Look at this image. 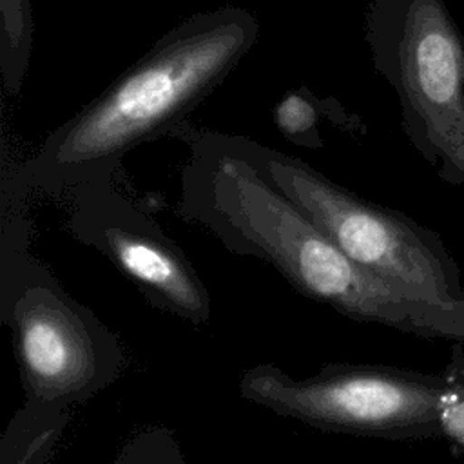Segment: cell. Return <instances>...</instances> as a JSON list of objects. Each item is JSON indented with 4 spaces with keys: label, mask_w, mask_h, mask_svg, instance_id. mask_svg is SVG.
<instances>
[{
    "label": "cell",
    "mask_w": 464,
    "mask_h": 464,
    "mask_svg": "<svg viewBox=\"0 0 464 464\" xmlns=\"http://www.w3.org/2000/svg\"><path fill=\"white\" fill-rule=\"evenodd\" d=\"M243 399L332 433L408 439L450 433L464 393L444 375L382 364H328L295 379L261 362L237 381Z\"/></svg>",
    "instance_id": "277c9868"
},
{
    "label": "cell",
    "mask_w": 464,
    "mask_h": 464,
    "mask_svg": "<svg viewBox=\"0 0 464 464\" xmlns=\"http://www.w3.org/2000/svg\"><path fill=\"white\" fill-rule=\"evenodd\" d=\"M444 377L464 393V350L460 346L453 348L451 359L444 372Z\"/></svg>",
    "instance_id": "7c38bea8"
},
{
    "label": "cell",
    "mask_w": 464,
    "mask_h": 464,
    "mask_svg": "<svg viewBox=\"0 0 464 464\" xmlns=\"http://www.w3.org/2000/svg\"><path fill=\"white\" fill-rule=\"evenodd\" d=\"M69 419V408L24 402L4 430L0 464H47Z\"/></svg>",
    "instance_id": "ba28073f"
},
{
    "label": "cell",
    "mask_w": 464,
    "mask_h": 464,
    "mask_svg": "<svg viewBox=\"0 0 464 464\" xmlns=\"http://www.w3.org/2000/svg\"><path fill=\"white\" fill-rule=\"evenodd\" d=\"M0 319L13 332L25 402L71 408L111 386L127 366L120 337L31 250L0 261Z\"/></svg>",
    "instance_id": "5b68a950"
},
{
    "label": "cell",
    "mask_w": 464,
    "mask_h": 464,
    "mask_svg": "<svg viewBox=\"0 0 464 464\" xmlns=\"http://www.w3.org/2000/svg\"><path fill=\"white\" fill-rule=\"evenodd\" d=\"M178 214L230 252L272 265L299 294L344 317L464 343V297L430 301L355 265L259 167L248 138L214 130L187 138Z\"/></svg>",
    "instance_id": "6da1fadb"
},
{
    "label": "cell",
    "mask_w": 464,
    "mask_h": 464,
    "mask_svg": "<svg viewBox=\"0 0 464 464\" xmlns=\"http://www.w3.org/2000/svg\"><path fill=\"white\" fill-rule=\"evenodd\" d=\"M69 232L105 256L156 308L192 326L210 319V294L183 248L114 185V176L71 192Z\"/></svg>",
    "instance_id": "52a82bcc"
},
{
    "label": "cell",
    "mask_w": 464,
    "mask_h": 464,
    "mask_svg": "<svg viewBox=\"0 0 464 464\" xmlns=\"http://www.w3.org/2000/svg\"><path fill=\"white\" fill-rule=\"evenodd\" d=\"M257 33V18L234 5L183 20L54 129L14 176L47 194L116 176L130 149L179 129L237 67Z\"/></svg>",
    "instance_id": "7a4b0ae2"
},
{
    "label": "cell",
    "mask_w": 464,
    "mask_h": 464,
    "mask_svg": "<svg viewBox=\"0 0 464 464\" xmlns=\"http://www.w3.org/2000/svg\"><path fill=\"white\" fill-rule=\"evenodd\" d=\"M364 36L410 143L442 181L464 185V36L446 2L372 0Z\"/></svg>",
    "instance_id": "3957f363"
},
{
    "label": "cell",
    "mask_w": 464,
    "mask_h": 464,
    "mask_svg": "<svg viewBox=\"0 0 464 464\" xmlns=\"http://www.w3.org/2000/svg\"><path fill=\"white\" fill-rule=\"evenodd\" d=\"M31 0H0V72L5 94L16 96L33 53Z\"/></svg>",
    "instance_id": "9c48e42d"
},
{
    "label": "cell",
    "mask_w": 464,
    "mask_h": 464,
    "mask_svg": "<svg viewBox=\"0 0 464 464\" xmlns=\"http://www.w3.org/2000/svg\"><path fill=\"white\" fill-rule=\"evenodd\" d=\"M250 147L272 183L355 265L420 299L464 297L460 268L433 230L357 196L295 156L252 140Z\"/></svg>",
    "instance_id": "8992f818"
},
{
    "label": "cell",
    "mask_w": 464,
    "mask_h": 464,
    "mask_svg": "<svg viewBox=\"0 0 464 464\" xmlns=\"http://www.w3.org/2000/svg\"><path fill=\"white\" fill-rule=\"evenodd\" d=\"M315 111L310 102L304 100L301 94H288L276 111V121L281 132L306 147H319L321 140L317 138L315 129Z\"/></svg>",
    "instance_id": "8fae6325"
},
{
    "label": "cell",
    "mask_w": 464,
    "mask_h": 464,
    "mask_svg": "<svg viewBox=\"0 0 464 464\" xmlns=\"http://www.w3.org/2000/svg\"><path fill=\"white\" fill-rule=\"evenodd\" d=\"M112 464H187V460L170 428L149 426L123 442Z\"/></svg>",
    "instance_id": "30bf717a"
}]
</instances>
